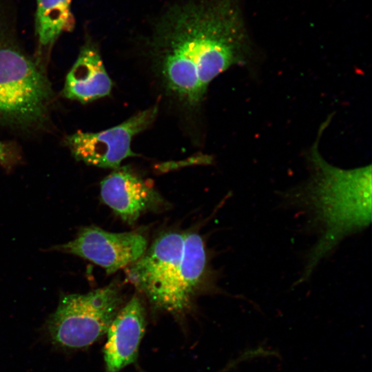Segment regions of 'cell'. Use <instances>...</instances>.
<instances>
[{
    "mask_svg": "<svg viewBox=\"0 0 372 372\" xmlns=\"http://www.w3.org/2000/svg\"><path fill=\"white\" fill-rule=\"evenodd\" d=\"M150 52L163 86L188 108L201 103L209 83L252 52L239 0H187L154 24Z\"/></svg>",
    "mask_w": 372,
    "mask_h": 372,
    "instance_id": "obj_1",
    "label": "cell"
},
{
    "mask_svg": "<svg viewBox=\"0 0 372 372\" xmlns=\"http://www.w3.org/2000/svg\"><path fill=\"white\" fill-rule=\"evenodd\" d=\"M309 159L311 178L285 196L289 204L307 213L319 234L300 282L307 280L320 260L344 237L369 225L371 218V165L352 169L334 167L321 156L318 142Z\"/></svg>",
    "mask_w": 372,
    "mask_h": 372,
    "instance_id": "obj_2",
    "label": "cell"
},
{
    "mask_svg": "<svg viewBox=\"0 0 372 372\" xmlns=\"http://www.w3.org/2000/svg\"><path fill=\"white\" fill-rule=\"evenodd\" d=\"M0 25V121L28 129L47 119L52 92L39 65Z\"/></svg>",
    "mask_w": 372,
    "mask_h": 372,
    "instance_id": "obj_3",
    "label": "cell"
},
{
    "mask_svg": "<svg viewBox=\"0 0 372 372\" xmlns=\"http://www.w3.org/2000/svg\"><path fill=\"white\" fill-rule=\"evenodd\" d=\"M123 301L114 282L84 294L64 295L48 320L49 333L63 347H87L107 333Z\"/></svg>",
    "mask_w": 372,
    "mask_h": 372,
    "instance_id": "obj_4",
    "label": "cell"
},
{
    "mask_svg": "<svg viewBox=\"0 0 372 372\" xmlns=\"http://www.w3.org/2000/svg\"><path fill=\"white\" fill-rule=\"evenodd\" d=\"M158 106L133 115L123 123L98 132H76L66 136L65 145L77 161L87 165L116 169L127 158L136 156L131 147L133 138L155 120Z\"/></svg>",
    "mask_w": 372,
    "mask_h": 372,
    "instance_id": "obj_5",
    "label": "cell"
},
{
    "mask_svg": "<svg viewBox=\"0 0 372 372\" xmlns=\"http://www.w3.org/2000/svg\"><path fill=\"white\" fill-rule=\"evenodd\" d=\"M183 243L184 234H163L126 271L128 281L157 308L164 309L181 259Z\"/></svg>",
    "mask_w": 372,
    "mask_h": 372,
    "instance_id": "obj_6",
    "label": "cell"
},
{
    "mask_svg": "<svg viewBox=\"0 0 372 372\" xmlns=\"http://www.w3.org/2000/svg\"><path fill=\"white\" fill-rule=\"evenodd\" d=\"M146 247L147 240L139 233H114L89 226L81 229L74 239L56 249L88 260L110 275L136 262Z\"/></svg>",
    "mask_w": 372,
    "mask_h": 372,
    "instance_id": "obj_7",
    "label": "cell"
},
{
    "mask_svg": "<svg viewBox=\"0 0 372 372\" xmlns=\"http://www.w3.org/2000/svg\"><path fill=\"white\" fill-rule=\"evenodd\" d=\"M100 195L105 205L130 225L162 202L151 185L126 167L114 169L101 181Z\"/></svg>",
    "mask_w": 372,
    "mask_h": 372,
    "instance_id": "obj_8",
    "label": "cell"
},
{
    "mask_svg": "<svg viewBox=\"0 0 372 372\" xmlns=\"http://www.w3.org/2000/svg\"><path fill=\"white\" fill-rule=\"evenodd\" d=\"M145 329V310L134 296L121 307L106 333L103 354L107 372H118L136 361Z\"/></svg>",
    "mask_w": 372,
    "mask_h": 372,
    "instance_id": "obj_9",
    "label": "cell"
},
{
    "mask_svg": "<svg viewBox=\"0 0 372 372\" xmlns=\"http://www.w3.org/2000/svg\"><path fill=\"white\" fill-rule=\"evenodd\" d=\"M112 85L98 48L85 43L66 76L63 96L87 103L110 95Z\"/></svg>",
    "mask_w": 372,
    "mask_h": 372,
    "instance_id": "obj_10",
    "label": "cell"
},
{
    "mask_svg": "<svg viewBox=\"0 0 372 372\" xmlns=\"http://www.w3.org/2000/svg\"><path fill=\"white\" fill-rule=\"evenodd\" d=\"M207 254L202 238L196 233L184 234L180 263L169 289L163 310L178 313L190 304L205 273Z\"/></svg>",
    "mask_w": 372,
    "mask_h": 372,
    "instance_id": "obj_11",
    "label": "cell"
},
{
    "mask_svg": "<svg viewBox=\"0 0 372 372\" xmlns=\"http://www.w3.org/2000/svg\"><path fill=\"white\" fill-rule=\"evenodd\" d=\"M72 1L36 0L34 27L40 52L47 53L61 34L74 28Z\"/></svg>",
    "mask_w": 372,
    "mask_h": 372,
    "instance_id": "obj_12",
    "label": "cell"
},
{
    "mask_svg": "<svg viewBox=\"0 0 372 372\" xmlns=\"http://www.w3.org/2000/svg\"><path fill=\"white\" fill-rule=\"evenodd\" d=\"M19 151L10 143L0 141V165L11 168L19 161Z\"/></svg>",
    "mask_w": 372,
    "mask_h": 372,
    "instance_id": "obj_13",
    "label": "cell"
}]
</instances>
